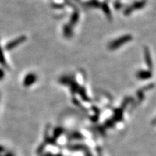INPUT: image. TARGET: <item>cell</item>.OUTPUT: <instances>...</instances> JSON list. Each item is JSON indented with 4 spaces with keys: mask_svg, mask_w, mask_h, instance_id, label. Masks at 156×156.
Returning <instances> with one entry per match:
<instances>
[{
    "mask_svg": "<svg viewBox=\"0 0 156 156\" xmlns=\"http://www.w3.org/2000/svg\"><path fill=\"white\" fill-rule=\"evenodd\" d=\"M87 7H98L101 6V4L98 0H90V1L87 2L85 4Z\"/></svg>",
    "mask_w": 156,
    "mask_h": 156,
    "instance_id": "obj_9",
    "label": "cell"
},
{
    "mask_svg": "<svg viewBox=\"0 0 156 156\" xmlns=\"http://www.w3.org/2000/svg\"><path fill=\"white\" fill-rule=\"evenodd\" d=\"M37 80V76L34 73H29L24 77L23 80V85L28 87L31 86L36 83Z\"/></svg>",
    "mask_w": 156,
    "mask_h": 156,
    "instance_id": "obj_3",
    "label": "cell"
},
{
    "mask_svg": "<svg viewBox=\"0 0 156 156\" xmlns=\"http://www.w3.org/2000/svg\"><path fill=\"white\" fill-rule=\"evenodd\" d=\"M101 7H102L103 10L104 11L105 14L106 15V16L108 17V18H109V17H112V16H111V11H110V9H109L108 6V5H107L106 3L103 4V5H101Z\"/></svg>",
    "mask_w": 156,
    "mask_h": 156,
    "instance_id": "obj_10",
    "label": "cell"
},
{
    "mask_svg": "<svg viewBox=\"0 0 156 156\" xmlns=\"http://www.w3.org/2000/svg\"><path fill=\"white\" fill-rule=\"evenodd\" d=\"M4 77V72L0 69V79H2Z\"/></svg>",
    "mask_w": 156,
    "mask_h": 156,
    "instance_id": "obj_12",
    "label": "cell"
},
{
    "mask_svg": "<svg viewBox=\"0 0 156 156\" xmlns=\"http://www.w3.org/2000/svg\"><path fill=\"white\" fill-rule=\"evenodd\" d=\"M26 39H27L26 36H21L18 37V38L15 39V40H13L12 41L9 42V44L7 45V49L8 50L13 49L14 48L17 47V46H19V45L23 44V43H24L25 41H26Z\"/></svg>",
    "mask_w": 156,
    "mask_h": 156,
    "instance_id": "obj_4",
    "label": "cell"
},
{
    "mask_svg": "<svg viewBox=\"0 0 156 156\" xmlns=\"http://www.w3.org/2000/svg\"><path fill=\"white\" fill-rule=\"evenodd\" d=\"M152 77V73L151 71L146 70H140L136 73V77L140 80H147Z\"/></svg>",
    "mask_w": 156,
    "mask_h": 156,
    "instance_id": "obj_5",
    "label": "cell"
},
{
    "mask_svg": "<svg viewBox=\"0 0 156 156\" xmlns=\"http://www.w3.org/2000/svg\"><path fill=\"white\" fill-rule=\"evenodd\" d=\"M78 20H79V13L76 11L73 13V15H72L71 20H70L69 25H71V26H73V25H75L76 24H77Z\"/></svg>",
    "mask_w": 156,
    "mask_h": 156,
    "instance_id": "obj_8",
    "label": "cell"
},
{
    "mask_svg": "<svg viewBox=\"0 0 156 156\" xmlns=\"http://www.w3.org/2000/svg\"><path fill=\"white\" fill-rule=\"evenodd\" d=\"M63 33L65 37H67V38H71L73 35V30L71 25L69 24L64 25L63 28Z\"/></svg>",
    "mask_w": 156,
    "mask_h": 156,
    "instance_id": "obj_7",
    "label": "cell"
},
{
    "mask_svg": "<svg viewBox=\"0 0 156 156\" xmlns=\"http://www.w3.org/2000/svg\"><path fill=\"white\" fill-rule=\"evenodd\" d=\"M144 54H145V62L147 63V67L150 68V69H153V62H152L151 59V54H150L149 49L147 48H144Z\"/></svg>",
    "mask_w": 156,
    "mask_h": 156,
    "instance_id": "obj_6",
    "label": "cell"
},
{
    "mask_svg": "<svg viewBox=\"0 0 156 156\" xmlns=\"http://www.w3.org/2000/svg\"><path fill=\"white\" fill-rule=\"evenodd\" d=\"M0 63H2V64H4V65H5V58H4L2 51L1 50V48H0Z\"/></svg>",
    "mask_w": 156,
    "mask_h": 156,
    "instance_id": "obj_11",
    "label": "cell"
},
{
    "mask_svg": "<svg viewBox=\"0 0 156 156\" xmlns=\"http://www.w3.org/2000/svg\"><path fill=\"white\" fill-rule=\"evenodd\" d=\"M132 40V36L131 35H124L122 37H119L116 40H114L112 41L108 45V48L110 50L114 51L116 49H118L123 45L127 44V43L130 42Z\"/></svg>",
    "mask_w": 156,
    "mask_h": 156,
    "instance_id": "obj_1",
    "label": "cell"
},
{
    "mask_svg": "<svg viewBox=\"0 0 156 156\" xmlns=\"http://www.w3.org/2000/svg\"><path fill=\"white\" fill-rule=\"evenodd\" d=\"M146 3V0H140L139 2H136L129 7H128L125 10H124V14L126 15H129L130 13L132 12V11L135 10V9H142L144 7Z\"/></svg>",
    "mask_w": 156,
    "mask_h": 156,
    "instance_id": "obj_2",
    "label": "cell"
}]
</instances>
